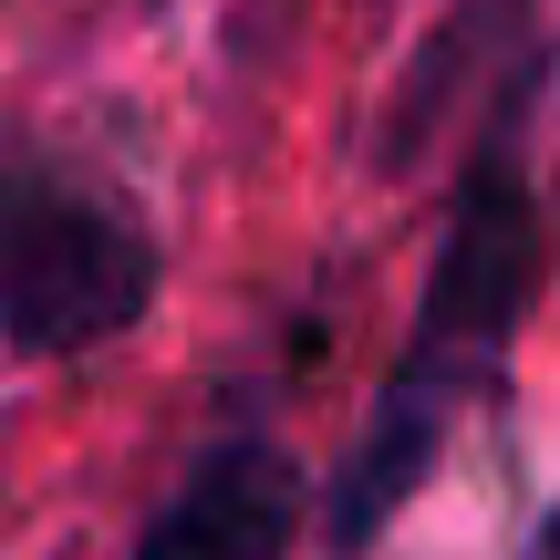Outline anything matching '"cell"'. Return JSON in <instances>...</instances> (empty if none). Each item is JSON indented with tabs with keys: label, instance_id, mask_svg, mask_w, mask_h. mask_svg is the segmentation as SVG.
<instances>
[{
	"label": "cell",
	"instance_id": "6da1fadb",
	"mask_svg": "<svg viewBox=\"0 0 560 560\" xmlns=\"http://www.w3.org/2000/svg\"><path fill=\"white\" fill-rule=\"evenodd\" d=\"M529 83H540V52L509 73L499 115L478 125L457 187H446V240H436V270H425L416 332H405L395 374H384L374 416H363L353 457L322 499L332 560H363L405 520V499L436 478L446 436L499 395L509 353H520L529 291H540V166H529V104H520Z\"/></svg>",
	"mask_w": 560,
	"mask_h": 560
},
{
	"label": "cell",
	"instance_id": "7a4b0ae2",
	"mask_svg": "<svg viewBox=\"0 0 560 560\" xmlns=\"http://www.w3.org/2000/svg\"><path fill=\"white\" fill-rule=\"evenodd\" d=\"M166 249L104 177L62 156H0V342L21 363H83L156 312Z\"/></svg>",
	"mask_w": 560,
	"mask_h": 560
},
{
	"label": "cell",
	"instance_id": "3957f363",
	"mask_svg": "<svg viewBox=\"0 0 560 560\" xmlns=\"http://www.w3.org/2000/svg\"><path fill=\"white\" fill-rule=\"evenodd\" d=\"M301 520H312V488L280 436H208L187 478L156 499V520L136 529V560H291Z\"/></svg>",
	"mask_w": 560,
	"mask_h": 560
},
{
	"label": "cell",
	"instance_id": "277c9868",
	"mask_svg": "<svg viewBox=\"0 0 560 560\" xmlns=\"http://www.w3.org/2000/svg\"><path fill=\"white\" fill-rule=\"evenodd\" d=\"M540 560H560V499H550V520H540Z\"/></svg>",
	"mask_w": 560,
	"mask_h": 560
}]
</instances>
